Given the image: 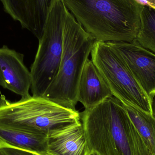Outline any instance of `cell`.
Masks as SVG:
<instances>
[{"label":"cell","instance_id":"obj_1","mask_svg":"<svg viewBox=\"0 0 155 155\" xmlns=\"http://www.w3.org/2000/svg\"><path fill=\"white\" fill-rule=\"evenodd\" d=\"M89 153L152 155L121 101L114 96L80 114Z\"/></svg>","mask_w":155,"mask_h":155},{"label":"cell","instance_id":"obj_2","mask_svg":"<svg viewBox=\"0 0 155 155\" xmlns=\"http://www.w3.org/2000/svg\"><path fill=\"white\" fill-rule=\"evenodd\" d=\"M96 41L132 42L140 26L143 5L137 0H63Z\"/></svg>","mask_w":155,"mask_h":155},{"label":"cell","instance_id":"obj_3","mask_svg":"<svg viewBox=\"0 0 155 155\" xmlns=\"http://www.w3.org/2000/svg\"><path fill=\"white\" fill-rule=\"evenodd\" d=\"M63 26V49L59 71L43 97L76 109L78 82L96 40L77 21L66 5Z\"/></svg>","mask_w":155,"mask_h":155},{"label":"cell","instance_id":"obj_4","mask_svg":"<svg viewBox=\"0 0 155 155\" xmlns=\"http://www.w3.org/2000/svg\"><path fill=\"white\" fill-rule=\"evenodd\" d=\"M80 121L76 109L65 107L43 97L30 95L12 102L0 96V125L23 131H53Z\"/></svg>","mask_w":155,"mask_h":155},{"label":"cell","instance_id":"obj_5","mask_svg":"<svg viewBox=\"0 0 155 155\" xmlns=\"http://www.w3.org/2000/svg\"><path fill=\"white\" fill-rule=\"evenodd\" d=\"M65 6L63 0H51L31 67V88L33 96L43 97L58 74L63 49Z\"/></svg>","mask_w":155,"mask_h":155},{"label":"cell","instance_id":"obj_6","mask_svg":"<svg viewBox=\"0 0 155 155\" xmlns=\"http://www.w3.org/2000/svg\"><path fill=\"white\" fill-rule=\"evenodd\" d=\"M91 55L114 97L124 104L152 114L151 100L116 51L107 42L95 41Z\"/></svg>","mask_w":155,"mask_h":155},{"label":"cell","instance_id":"obj_7","mask_svg":"<svg viewBox=\"0 0 155 155\" xmlns=\"http://www.w3.org/2000/svg\"><path fill=\"white\" fill-rule=\"evenodd\" d=\"M107 43L120 55L137 82L152 101L155 95V54L135 41Z\"/></svg>","mask_w":155,"mask_h":155},{"label":"cell","instance_id":"obj_8","mask_svg":"<svg viewBox=\"0 0 155 155\" xmlns=\"http://www.w3.org/2000/svg\"><path fill=\"white\" fill-rule=\"evenodd\" d=\"M24 56L6 46L0 48V85L21 97L31 95V71L24 63Z\"/></svg>","mask_w":155,"mask_h":155},{"label":"cell","instance_id":"obj_9","mask_svg":"<svg viewBox=\"0 0 155 155\" xmlns=\"http://www.w3.org/2000/svg\"><path fill=\"white\" fill-rule=\"evenodd\" d=\"M5 12L23 28L31 32L38 40L42 35L44 26L51 0H0Z\"/></svg>","mask_w":155,"mask_h":155},{"label":"cell","instance_id":"obj_10","mask_svg":"<svg viewBox=\"0 0 155 155\" xmlns=\"http://www.w3.org/2000/svg\"><path fill=\"white\" fill-rule=\"evenodd\" d=\"M112 96L104 78L92 60L87 59L78 82V102L83 104L85 110H89Z\"/></svg>","mask_w":155,"mask_h":155},{"label":"cell","instance_id":"obj_11","mask_svg":"<svg viewBox=\"0 0 155 155\" xmlns=\"http://www.w3.org/2000/svg\"><path fill=\"white\" fill-rule=\"evenodd\" d=\"M46 155H87V143L81 121L47 135Z\"/></svg>","mask_w":155,"mask_h":155},{"label":"cell","instance_id":"obj_12","mask_svg":"<svg viewBox=\"0 0 155 155\" xmlns=\"http://www.w3.org/2000/svg\"><path fill=\"white\" fill-rule=\"evenodd\" d=\"M47 137V134L42 132L23 131L0 125V146L12 147L38 155H46Z\"/></svg>","mask_w":155,"mask_h":155},{"label":"cell","instance_id":"obj_13","mask_svg":"<svg viewBox=\"0 0 155 155\" xmlns=\"http://www.w3.org/2000/svg\"><path fill=\"white\" fill-rule=\"evenodd\" d=\"M129 117L152 155H155V118L131 106L124 105Z\"/></svg>","mask_w":155,"mask_h":155},{"label":"cell","instance_id":"obj_14","mask_svg":"<svg viewBox=\"0 0 155 155\" xmlns=\"http://www.w3.org/2000/svg\"><path fill=\"white\" fill-rule=\"evenodd\" d=\"M134 41L155 54V10L153 8L142 5L140 28Z\"/></svg>","mask_w":155,"mask_h":155},{"label":"cell","instance_id":"obj_15","mask_svg":"<svg viewBox=\"0 0 155 155\" xmlns=\"http://www.w3.org/2000/svg\"><path fill=\"white\" fill-rule=\"evenodd\" d=\"M0 152L5 155H38L27 150L6 146H0Z\"/></svg>","mask_w":155,"mask_h":155},{"label":"cell","instance_id":"obj_16","mask_svg":"<svg viewBox=\"0 0 155 155\" xmlns=\"http://www.w3.org/2000/svg\"><path fill=\"white\" fill-rule=\"evenodd\" d=\"M143 5H146L155 10V0H137Z\"/></svg>","mask_w":155,"mask_h":155},{"label":"cell","instance_id":"obj_17","mask_svg":"<svg viewBox=\"0 0 155 155\" xmlns=\"http://www.w3.org/2000/svg\"><path fill=\"white\" fill-rule=\"evenodd\" d=\"M151 104H152V114L155 118V95L151 101Z\"/></svg>","mask_w":155,"mask_h":155},{"label":"cell","instance_id":"obj_18","mask_svg":"<svg viewBox=\"0 0 155 155\" xmlns=\"http://www.w3.org/2000/svg\"><path fill=\"white\" fill-rule=\"evenodd\" d=\"M87 155H96L95 154L93 153H89Z\"/></svg>","mask_w":155,"mask_h":155},{"label":"cell","instance_id":"obj_19","mask_svg":"<svg viewBox=\"0 0 155 155\" xmlns=\"http://www.w3.org/2000/svg\"><path fill=\"white\" fill-rule=\"evenodd\" d=\"M0 155H5L4 154H3L2 153H1V152H0Z\"/></svg>","mask_w":155,"mask_h":155},{"label":"cell","instance_id":"obj_20","mask_svg":"<svg viewBox=\"0 0 155 155\" xmlns=\"http://www.w3.org/2000/svg\"></svg>","mask_w":155,"mask_h":155}]
</instances>
